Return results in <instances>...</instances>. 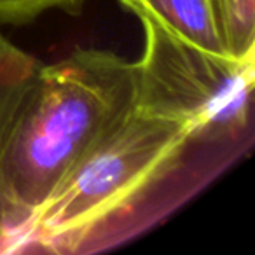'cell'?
<instances>
[{"label": "cell", "mask_w": 255, "mask_h": 255, "mask_svg": "<svg viewBox=\"0 0 255 255\" xmlns=\"http://www.w3.org/2000/svg\"><path fill=\"white\" fill-rule=\"evenodd\" d=\"M135 105V61L112 51L40 65L0 126V238L14 236Z\"/></svg>", "instance_id": "cell-1"}, {"label": "cell", "mask_w": 255, "mask_h": 255, "mask_svg": "<svg viewBox=\"0 0 255 255\" xmlns=\"http://www.w3.org/2000/svg\"><path fill=\"white\" fill-rule=\"evenodd\" d=\"M192 142L198 140L189 123L135 105L32 219L4 240L9 250L84 252L102 227L135 208L177 170Z\"/></svg>", "instance_id": "cell-2"}, {"label": "cell", "mask_w": 255, "mask_h": 255, "mask_svg": "<svg viewBox=\"0 0 255 255\" xmlns=\"http://www.w3.org/2000/svg\"><path fill=\"white\" fill-rule=\"evenodd\" d=\"M145 37L136 67V107L194 128L196 140H226L245 129L255 58L238 60L191 42L142 5L128 7Z\"/></svg>", "instance_id": "cell-3"}, {"label": "cell", "mask_w": 255, "mask_h": 255, "mask_svg": "<svg viewBox=\"0 0 255 255\" xmlns=\"http://www.w3.org/2000/svg\"><path fill=\"white\" fill-rule=\"evenodd\" d=\"M124 7L142 5L191 42L231 56L220 30L213 0H121Z\"/></svg>", "instance_id": "cell-4"}, {"label": "cell", "mask_w": 255, "mask_h": 255, "mask_svg": "<svg viewBox=\"0 0 255 255\" xmlns=\"http://www.w3.org/2000/svg\"><path fill=\"white\" fill-rule=\"evenodd\" d=\"M39 67L35 56L0 33V126Z\"/></svg>", "instance_id": "cell-5"}, {"label": "cell", "mask_w": 255, "mask_h": 255, "mask_svg": "<svg viewBox=\"0 0 255 255\" xmlns=\"http://www.w3.org/2000/svg\"><path fill=\"white\" fill-rule=\"evenodd\" d=\"M86 0H0V25H26L49 11L75 14Z\"/></svg>", "instance_id": "cell-6"}]
</instances>
